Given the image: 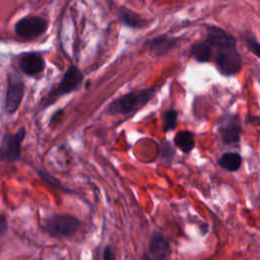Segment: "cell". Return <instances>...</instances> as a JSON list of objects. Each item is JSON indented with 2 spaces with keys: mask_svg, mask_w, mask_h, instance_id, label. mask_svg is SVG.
Here are the masks:
<instances>
[{
  "mask_svg": "<svg viewBox=\"0 0 260 260\" xmlns=\"http://www.w3.org/2000/svg\"><path fill=\"white\" fill-rule=\"evenodd\" d=\"M246 44L248 49L254 54L256 55L258 58H260V44L252 37L246 38Z\"/></svg>",
  "mask_w": 260,
  "mask_h": 260,
  "instance_id": "18",
  "label": "cell"
},
{
  "mask_svg": "<svg viewBox=\"0 0 260 260\" xmlns=\"http://www.w3.org/2000/svg\"><path fill=\"white\" fill-rule=\"evenodd\" d=\"M220 136L225 143H235L240 139V127L235 124H226L220 129Z\"/></svg>",
  "mask_w": 260,
  "mask_h": 260,
  "instance_id": "16",
  "label": "cell"
},
{
  "mask_svg": "<svg viewBox=\"0 0 260 260\" xmlns=\"http://www.w3.org/2000/svg\"><path fill=\"white\" fill-rule=\"evenodd\" d=\"M7 229H8L7 218L4 214H0V238L7 232Z\"/></svg>",
  "mask_w": 260,
  "mask_h": 260,
  "instance_id": "19",
  "label": "cell"
},
{
  "mask_svg": "<svg viewBox=\"0 0 260 260\" xmlns=\"http://www.w3.org/2000/svg\"><path fill=\"white\" fill-rule=\"evenodd\" d=\"M155 92V88L131 90L112 101L108 106V112L111 115H128L136 113L153 99Z\"/></svg>",
  "mask_w": 260,
  "mask_h": 260,
  "instance_id": "2",
  "label": "cell"
},
{
  "mask_svg": "<svg viewBox=\"0 0 260 260\" xmlns=\"http://www.w3.org/2000/svg\"><path fill=\"white\" fill-rule=\"evenodd\" d=\"M25 93V84L22 77L16 72L11 71L8 75V85L5 94V111L14 114L20 107Z\"/></svg>",
  "mask_w": 260,
  "mask_h": 260,
  "instance_id": "7",
  "label": "cell"
},
{
  "mask_svg": "<svg viewBox=\"0 0 260 260\" xmlns=\"http://www.w3.org/2000/svg\"><path fill=\"white\" fill-rule=\"evenodd\" d=\"M49 22L46 18L37 15H25L14 24V34L24 40H32L46 34Z\"/></svg>",
  "mask_w": 260,
  "mask_h": 260,
  "instance_id": "6",
  "label": "cell"
},
{
  "mask_svg": "<svg viewBox=\"0 0 260 260\" xmlns=\"http://www.w3.org/2000/svg\"><path fill=\"white\" fill-rule=\"evenodd\" d=\"M80 220L68 214H53L45 218L44 231L55 239H68L73 237L80 229Z\"/></svg>",
  "mask_w": 260,
  "mask_h": 260,
  "instance_id": "4",
  "label": "cell"
},
{
  "mask_svg": "<svg viewBox=\"0 0 260 260\" xmlns=\"http://www.w3.org/2000/svg\"><path fill=\"white\" fill-rule=\"evenodd\" d=\"M174 142L180 150H182L185 153H188L194 147V144H195L194 135L192 132L187 130L179 131L174 137Z\"/></svg>",
  "mask_w": 260,
  "mask_h": 260,
  "instance_id": "12",
  "label": "cell"
},
{
  "mask_svg": "<svg viewBox=\"0 0 260 260\" xmlns=\"http://www.w3.org/2000/svg\"><path fill=\"white\" fill-rule=\"evenodd\" d=\"M118 13L121 22L129 28H143L148 25L147 20L142 18L138 13L129 9L128 7L119 6Z\"/></svg>",
  "mask_w": 260,
  "mask_h": 260,
  "instance_id": "10",
  "label": "cell"
},
{
  "mask_svg": "<svg viewBox=\"0 0 260 260\" xmlns=\"http://www.w3.org/2000/svg\"><path fill=\"white\" fill-rule=\"evenodd\" d=\"M37 174H38L39 178H40L47 186L53 188L54 190L59 191V192H61V193H71V192H72L70 189H68L66 186H64V185L62 184V182H61L58 178L52 176V175L49 174L47 171L38 170V171H37Z\"/></svg>",
  "mask_w": 260,
  "mask_h": 260,
  "instance_id": "14",
  "label": "cell"
},
{
  "mask_svg": "<svg viewBox=\"0 0 260 260\" xmlns=\"http://www.w3.org/2000/svg\"><path fill=\"white\" fill-rule=\"evenodd\" d=\"M176 44H177V39L161 35L149 40L147 43V46L149 51L154 56H162L167 54L172 48H174Z\"/></svg>",
  "mask_w": 260,
  "mask_h": 260,
  "instance_id": "11",
  "label": "cell"
},
{
  "mask_svg": "<svg viewBox=\"0 0 260 260\" xmlns=\"http://www.w3.org/2000/svg\"><path fill=\"white\" fill-rule=\"evenodd\" d=\"M19 70L29 77L41 74L46 68V61L39 52H25L18 58Z\"/></svg>",
  "mask_w": 260,
  "mask_h": 260,
  "instance_id": "8",
  "label": "cell"
},
{
  "mask_svg": "<svg viewBox=\"0 0 260 260\" xmlns=\"http://www.w3.org/2000/svg\"><path fill=\"white\" fill-rule=\"evenodd\" d=\"M149 251L154 260H165L170 252L167 238L159 232H154L150 238Z\"/></svg>",
  "mask_w": 260,
  "mask_h": 260,
  "instance_id": "9",
  "label": "cell"
},
{
  "mask_svg": "<svg viewBox=\"0 0 260 260\" xmlns=\"http://www.w3.org/2000/svg\"><path fill=\"white\" fill-rule=\"evenodd\" d=\"M140 260H150V258H149V256L146 253H143L141 255V257H140Z\"/></svg>",
  "mask_w": 260,
  "mask_h": 260,
  "instance_id": "21",
  "label": "cell"
},
{
  "mask_svg": "<svg viewBox=\"0 0 260 260\" xmlns=\"http://www.w3.org/2000/svg\"><path fill=\"white\" fill-rule=\"evenodd\" d=\"M103 258H104V260H115V255L110 246H106V248L104 249Z\"/></svg>",
  "mask_w": 260,
  "mask_h": 260,
  "instance_id": "20",
  "label": "cell"
},
{
  "mask_svg": "<svg viewBox=\"0 0 260 260\" xmlns=\"http://www.w3.org/2000/svg\"><path fill=\"white\" fill-rule=\"evenodd\" d=\"M252 121L257 124V125H260V117H255V118H252Z\"/></svg>",
  "mask_w": 260,
  "mask_h": 260,
  "instance_id": "22",
  "label": "cell"
},
{
  "mask_svg": "<svg viewBox=\"0 0 260 260\" xmlns=\"http://www.w3.org/2000/svg\"><path fill=\"white\" fill-rule=\"evenodd\" d=\"M242 158L241 156L236 153V152H226L223 153L219 159H218V165L230 172H235L241 167Z\"/></svg>",
  "mask_w": 260,
  "mask_h": 260,
  "instance_id": "15",
  "label": "cell"
},
{
  "mask_svg": "<svg viewBox=\"0 0 260 260\" xmlns=\"http://www.w3.org/2000/svg\"><path fill=\"white\" fill-rule=\"evenodd\" d=\"M178 119V113L175 110H168L162 114V124H164V131L168 132L175 128Z\"/></svg>",
  "mask_w": 260,
  "mask_h": 260,
  "instance_id": "17",
  "label": "cell"
},
{
  "mask_svg": "<svg viewBox=\"0 0 260 260\" xmlns=\"http://www.w3.org/2000/svg\"><path fill=\"white\" fill-rule=\"evenodd\" d=\"M212 49L209 44L205 41H199L192 45L191 56L199 62H207L210 60Z\"/></svg>",
  "mask_w": 260,
  "mask_h": 260,
  "instance_id": "13",
  "label": "cell"
},
{
  "mask_svg": "<svg viewBox=\"0 0 260 260\" xmlns=\"http://www.w3.org/2000/svg\"><path fill=\"white\" fill-rule=\"evenodd\" d=\"M206 42L215 51L217 69L225 75H234L242 68V59L236 49V39L223 29L210 26Z\"/></svg>",
  "mask_w": 260,
  "mask_h": 260,
  "instance_id": "1",
  "label": "cell"
},
{
  "mask_svg": "<svg viewBox=\"0 0 260 260\" xmlns=\"http://www.w3.org/2000/svg\"><path fill=\"white\" fill-rule=\"evenodd\" d=\"M83 79L84 75L76 65L69 66L59 83L54 88H52L46 96H44L42 100V106L47 108L61 96L75 91L77 88H79Z\"/></svg>",
  "mask_w": 260,
  "mask_h": 260,
  "instance_id": "3",
  "label": "cell"
},
{
  "mask_svg": "<svg viewBox=\"0 0 260 260\" xmlns=\"http://www.w3.org/2000/svg\"><path fill=\"white\" fill-rule=\"evenodd\" d=\"M25 134L24 127H20L15 133H4L0 140V161L15 162L21 159V144Z\"/></svg>",
  "mask_w": 260,
  "mask_h": 260,
  "instance_id": "5",
  "label": "cell"
}]
</instances>
